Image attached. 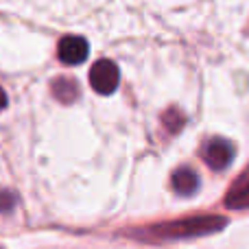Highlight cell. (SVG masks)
<instances>
[{
    "label": "cell",
    "mask_w": 249,
    "mask_h": 249,
    "mask_svg": "<svg viewBox=\"0 0 249 249\" xmlns=\"http://www.w3.org/2000/svg\"><path fill=\"white\" fill-rule=\"evenodd\" d=\"M228 221L214 214H197L188 219L166 221V223L149 225L142 230H133V236L138 238H151V241H175V238H193L203 236V234H214L225 228Z\"/></svg>",
    "instance_id": "cell-1"
},
{
    "label": "cell",
    "mask_w": 249,
    "mask_h": 249,
    "mask_svg": "<svg viewBox=\"0 0 249 249\" xmlns=\"http://www.w3.org/2000/svg\"><path fill=\"white\" fill-rule=\"evenodd\" d=\"M121 81V72L118 66L112 59H99L90 70V86L94 88V92L99 94H114Z\"/></svg>",
    "instance_id": "cell-2"
},
{
    "label": "cell",
    "mask_w": 249,
    "mask_h": 249,
    "mask_svg": "<svg viewBox=\"0 0 249 249\" xmlns=\"http://www.w3.org/2000/svg\"><path fill=\"white\" fill-rule=\"evenodd\" d=\"M234 155H236L234 144L230 140H225V138H212L206 144V149H203V160H206V164L210 168H214V171L228 168L230 164H232Z\"/></svg>",
    "instance_id": "cell-3"
},
{
    "label": "cell",
    "mask_w": 249,
    "mask_h": 249,
    "mask_svg": "<svg viewBox=\"0 0 249 249\" xmlns=\"http://www.w3.org/2000/svg\"><path fill=\"white\" fill-rule=\"evenodd\" d=\"M88 42L79 35H68V37H61L59 39V46H57V55H59V61L68 66H77L83 64L88 59Z\"/></svg>",
    "instance_id": "cell-4"
},
{
    "label": "cell",
    "mask_w": 249,
    "mask_h": 249,
    "mask_svg": "<svg viewBox=\"0 0 249 249\" xmlns=\"http://www.w3.org/2000/svg\"><path fill=\"white\" fill-rule=\"evenodd\" d=\"M225 206L232 208V210L249 208V171H245L234 181V186L230 188L228 197H225Z\"/></svg>",
    "instance_id": "cell-5"
},
{
    "label": "cell",
    "mask_w": 249,
    "mask_h": 249,
    "mask_svg": "<svg viewBox=\"0 0 249 249\" xmlns=\"http://www.w3.org/2000/svg\"><path fill=\"white\" fill-rule=\"evenodd\" d=\"M171 184L173 188H175L177 195H184V197H188V195H195L199 188V175L193 171V168H177L175 173H173L171 177Z\"/></svg>",
    "instance_id": "cell-6"
},
{
    "label": "cell",
    "mask_w": 249,
    "mask_h": 249,
    "mask_svg": "<svg viewBox=\"0 0 249 249\" xmlns=\"http://www.w3.org/2000/svg\"><path fill=\"white\" fill-rule=\"evenodd\" d=\"M53 94L59 103H74L79 99V86L74 79L70 77H59L53 81Z\"/></svg>",
    "instance_id": "cell-7"
},
{
    "label": "cell",
    "mask_w": 249,
    "mask_h": 249,
    "mask_svg": "<svg viewBox=\"0 0 249 249\" xmlns=\"http://www.w3.org/2000/svg\"><path fill=\"white\" fill-rule=\"evenodd\" d=\"M181 124H184V116H181L177 109H168V112L164 114V127H166L168 131L177 133L181 129Z\"/></svg>",
    "instance_id": "cell-8"
},
{
    "label": "cell",
    "mask_w": 249,
    "mask_h": 249,
    "mask_svg": "<svg viewBox=\"0 0 249 249\" xmlns=\"http://www.w3.org/2000/svg\"><path fill=\"white\" fill-rule=\"evenodd\" d=\"M16 206V197L9 190H0V212H9Z\"/></svg>",
    "instance_id": "cell-9"
},
{
    "label": "cell",
    "mask_w": 249,
    "mask_h": 249,
    "mask_svg": "<svg viewBox=\"0 0 249 249\" xmlns=\"http://www.w3.org/2000/svg\"><path fill=\"white\" fill-rule=\"evenodd\" d=\"M7 107V94H4V90L0 88V109Z\"/></svg>",
    "instance_id": "cell-10"
}]
</instances>
